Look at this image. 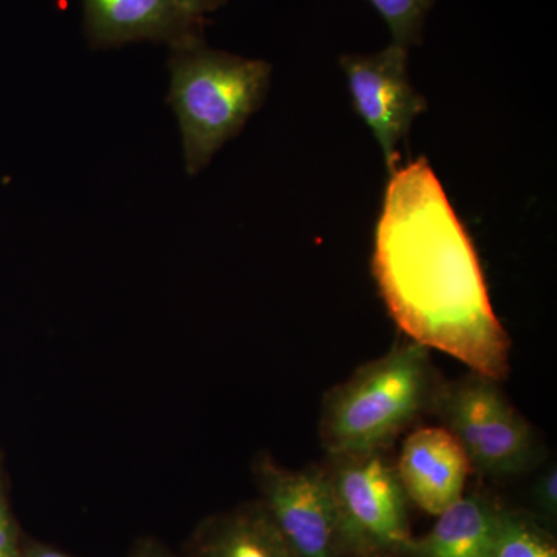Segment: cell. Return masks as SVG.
Here are the masks:
<instances>
[{"label": "cell", "mask_w": 557, "mask_h": 557, "mask_svg": "<svg viewBox=\"0 0 557 557\" xmlns=\"http://www.w3.org/2000/svg\"><path fill=\"white\" fill-rule=\"evenodd\" d=\"M397 468L409 500L438 516L463 496L471 463L445 428H421L406 438Z\"/></svg>", "instance_id": "obj_9"}, {"label": "cell", "mask_w": 557, "mask_h": 557, "mask_svg": "<svg viewBox=\"0 0 557 557\" xmlns=\"http://www.w3.org/2000/svg\"><path fill=\"white\" fill-rule=\"evenodd\" d=\"M20 530L11 516L2 482H0V557H21Z\"/></svg>", "instance_id": "obj_14"}, {"label": "cell", "mask_w": 557, "mask_h": 557, "mask_svg": "<svg viewBox=\"0 0 557 557\" xmlns=\"http://www.w3.org/2000/svg\"><path fill=\"white\" fill-rule=\"evenodd\" d=\"M372 271L388 314L413 343L504 381L511 339L487 295L479 256L426 159L391 172Z\"/></svg>", "instance_id": "obj_1"}, {"label": "cell", "mask_w": 557, "mask_h": 557, "mask_svg": "<svg viewBox=\"0 0 557 557\" xmlns=\"http://www.w3.org/2000/svg\"><path fill=\"white\" fill-rule=\"evenodd\" d=\"M171 50L168 101L177 116L186 172L197 175L265 101L271 64L211 49L205 39Z\"/></svg>", "instance_id": "obj_3"}, {"label": "cell", "mask_w": 557, "mask_h": 557, "mask_svg": "<svg viewBox=\"0 0 557 557\" xmlns=\"http://www.w3.org/2000/svg\"><path fill=\"white\" fill-rule=\"evenodd\" d=\"M490 557H557V545L533 516L504 509Z\"/></svg>", "instance_id": "obj_12"}, {"label": "cell", "mask_w": 557, "mask_h": 557, "mask_svg": "<svg viewBox=\"0 0 557 557\" xmlns=\"http://www.w3.org/2000/svg\"><path fill=\"white\" fill-rule=\"evenodd\" d=\"M182 9L188 11L194 17L203 20L207 14L214 13L220 7L225 5L226 0H177Z\"/></svg>", "instance_id": "obj_16"}, {"label": "cell", "mask_w": 557, "mask_h": 557, "mask_svg": "<svg viewBox=\"0 0 557 557\" xmlns=\"http://www.w3.org/2000/svg\"><path fill=\"white\" fill-rule=\"evenodd\" d=\"M188 557H296L260 502L205 519Z\"/></svg>", "instance_id": "obj_11"}, {"label": "cell", "mask_w": 557, "mask_h": 557, "mask_svg": "<svg viewBox=\"0 0 557 557\" xmlns=\"http://www.w3.org/2000/svg\"><path fill=\"white\" fill-rule=\"evenodd\" d=\"M84 28L94 49L124 44L164 42L174 47L205 39V21L177 0H83Z\"/></svg>", "instance_id": "obj_8"}, {"label": "cell", "mask_w": 557, "mask_h": 557, "mask_svg": "<svg viewBox=\"0 0 557 557\" xmlns=\"http://www.w3.org/2000/svg\"><path fill=\"white\" fill-rule=\"evenodd\" d=\"M343 555L395 557L412 537L408 496L384 450L329 456Z\"/></svg>", "instance_id": "obj_4"}, {"label": "cell", "mask_w": 557, "mask_h": 557, "mask_svg": "<svg viewBox=\"0 0 557 557\" xmlns=\"http://www.w3.org/2000/svg\"><path fill=\"white\" fill-rule=\"evenodd\" d=\"M504 508L479 493L461 496L429 533L410 537L395 557H490Z\"/></svg>", "instance_id": "obj_10"}, {"label": "cell", "mask_w": 557, "mask_h": 557, "mask_svg": "<svg viewBox=\"0 0 557 557\" xmlns=\"http://www.w3.org/2000/svg\"><path fill=\"white\" fill-rule=\"evenodd\" d=\"M386 22L392 44L409 50L421 42L424 22L434 0H368Z\"/></svg>", "instance_id": "obj_13"}, {"label": "cell", "mask_w": 557, "mask_h": 557, "mask_svg": "<svg viewBox=\"0 0 557 557\" xmlns=\"http://www.w3.org/2000/svg\"><path fill=\"white\" fill-rule=\"evenodd\" d=\"M132 557H182L174 555L171 549L164 547L156 541L139 542L138 547L135 548L134 556ZM188 557V556H186Z\"/></svg>", "instance_id": "obj_17"}, {"label": "cell", "mask_w": 557, "mask_h": 557, "mask_svg": "<svg viewBox=\"0 0 557 557\" xmlns=\"http://www.w3.org/2000/svg\"><path fill=\"white\" fill-rule=\"evenodd\" d=\"M409 50L391 46L375 54H344L339 60L355 112L375 135L387 170H397L398 143L413 120L426 112L408 75Z\"/></svg>", "instance_id": "obj_7"}, {"label": "cell", "mask_w": 557, "mask_h": 557, "mask_svg": "<svg viewBox=\"0 0 557 557\" xmlns=\"http://www.w3.org/2000/svg\"><path fill=\"white\" fill-rule=\"evenodd\" d=\"M498 384L471 370L463 379L440 384L429 410L460 443L472 469L507 478L533 460L534 438L530 424Z\"/></svg>", "instance_id": "obj_5"}, {"label": "cell", "mask_w": 557, "mask_h": 557, "mask_svg": "<svg viewBox=\"0 0 557 557\" xmlns=\"http://www.w3.org/2000/svg\"><path fill=\"white\" fill-rule=\"evenodd\" d=\"M260 504L296 557H344L338 511L325 468L287 469L259 457Z\"/></svg>", "instance_id": "obj_6"}, {"label": "cell", "mask_w": 557, "mask_h": 557, "mask_svg": "<svg viewBox=\"0 0 557 557\" xmlns=\"http://www.w3.org/2000/svg\"><path fill=\"white\" fill-rule=\"evenodd\" d=\"M440 386L429 348L403 344L355 370L322 405L319 434L329 456L386 450L431 409Z\"/></svg>", "instance_id": "obj_2"}, {"label": "cell", "mask_w": 557, "mask_h": 557, "mask_svg": "<svg viewBox=\"0 0 557 557\" xmlns=\"http://www.w3.org/2000/svg\"><path fill=\"white\" fill-rule=\"evenodd\" d=\"M534 500L539 511L545 518L556 519L557 515V472L556 467L547 469L544 475L537 480L536 490H534Z\"/></svg>", "instance_id": "obj_15"}, {"label": "cell", "mask_w": 557, "mask_h": 557, "mask_svg": "<svg viewBox=\"0 0 557 557\" xmlns=\"http://www.w3.org/2000/svg\"><path fill=\"white\" fill-rule=\"evenodd\" d=\"M21 557H73L67 553H62L60 549L50 547V545L40 544V542H33L30 545H25L22 548Z\"/></svg>", "instance_id": "obj_18"}]
</instances>
